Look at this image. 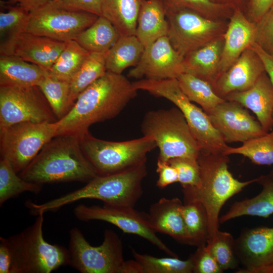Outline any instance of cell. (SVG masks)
I'll return each mask as SVG.
<instances>
[{"instance_id":"6da1fadb","label":"cell","mask_w":273,"mask_h":273,"mask_svg":"<svg viewBox=\"0 0 273 273\" xmlns=\"http://www.w3.org/2000/svg\"><path fill=\"white\" fill-rule=\"evenodd\" d=\"M137 92L122 74L107 71L81 93L69 112L56 122V136L79 135L93 124L116 117Z\"/></svg>"},{"instance_id":"7a4b0ae2","label":"cell","mask_w":273,"mask_h":273,"mask_svg":"<svg viewBox=\"0 0 273 273\" xmlns=\"http://www.w3.org/2000/svg\"><path fill=\"white\" fill-rule=\"evenodd\" d=\"M19 175L45 184L88 182L97 175L81 148L77 135H60L48 142Z\"/></svg>"},{"instance_id":"3957f363","label":"cell","mask_w":273,"mask_h":273,"mask_svg":"<svg viewBox=\"0 0 273 273\" xmlns=\"http://www.w3.org/2000/svg\"><path fill=\"white\" fill-rule=\"evenodd\" d=\"M146 163L123 171L104 175H97L82 188L50 201L37 203L25 202L30 213L55 212L66 205L81 199L102 201L105 205L134 207L143 194L142 181L147 175Z\"/></svg>"},{"instance_id":"277c9868","label":"cell","mask_w":273,"mask_h":273,"mask_svg":"<svg viewBox=\"0 0 273 273\" xmlns=\"http://www.w3.org/2000/svg\"><path fill=\"white\" fill-rule=\"evenodd\" d=\"M200 180L197 187L183 188L184 198L200 201L206 209L209 235L207 242L215 237L219 231L220 211L232 197L248 185L256 183L257 178L242 181L235 178L229 170V155L201 151L197 158Z\"/></svg>"},{"instance_id":"5b68a950","label":"cell","mask_w":273,"mask_h":273,"mask_svg":"<svg viewBox=\"0 0 273 273\" xmlns=\"http://www.w3.org/2000/svg\"><path fill=\"white\" fill-rule=\"evenodd\" d=\"M43 214L37 215L21 232L6 238L11 257L10 273H50L69 264L68 248L44 240Z\"/></svg>"},{"instance_id":"8992f818","label":"cell","mask_w":273,"mask_h":273,"mask_svg":"<svg viewBox=\"0 0 273 273\" xmlns=\"http://www.w3.org/2000/svg\"><path fill=\"white\" fill-rule=\"evenodd\" d=\"M141 131L144 136L154 140L160 161L167 162L177 157L197 159L201 150L184 114L176 106L147 112Z\"/></svg>"},{"instance_id":"52a82bcc","label":"cell","mask_w":273,"mask_h":273,"mask_svg":"<svg viewBox=\"0 0 273 273\" xmlns=\"http://www.w3.org/2000/svg\"><path fill=\"white\" fill-rule=\"evenodd\" d=\"M138 90H142L173 103L185 119L202 151L223 153L228 148L220 133L212 125L208 114L194 104L181 90L176 78L162 80L142 79L132 82Z\"/></svg>"},{"instance_id":"ba28073f","label":"cell","mask_w":273,"mask_h":273,"mask_svg":"<svg viewBox=\"0 0 273 273\" xmlns=\"http://www.w3.org/2000/svg\"><path fill=\"white\" fill-rule=\"evenodd\" d=\"M85 156L97 175L118 172L146 162L148 154L157 147L149 136L123 142L103 140L89 131L78 135Z\"/></svg>"},{"instance_id":"9c48e42d","label":"cell","mask_w":273,"mask_h":273,"mask_svg":"<svg viewBox=\"0 0 273 273\" xmlns=\"http://www.w3.org/2000/svg\"><path fill=\"white\" fill-rule=\"evenodd\" d=\"M69 265L81 273H121L125 260L122 243L111 230H106L101 245L93 246L77 228L69 231Z\"/></svg>"},{"instance_id":"30bf717a","label":"cell","mask_w":273,"mask_h":273,"mask_svg":"<svg viewBox=\"0 0 273 273\" xmlns=\"http://www.w3.org/2000/svg\"><path fill=\"white\" fill-rule=\"evenodd\" d=\"M56 122H22L0 128L1 158L7 160L16 172H20L56 136Z\"/></svg>"},{"instance_id":"8fae6325","label":"cell","mask_w":273,"mask_h":273,"mask_svg":"<svg viewBox=\"0 0 273 273\" xmlns=\"http://www.w3.org/2000/svg\"><path fill=\"white\" fill-rule=\"evenodd\" d=\"M165 11L167 37L174 50L184 58L223 35L228 24L229 20L209 19L186 9Z\"/></svg>"},{"instance_id":"7c38bea8","label":"cell","mask_w":273,"mask_h":273,"mask_svg":"<svg viewBox=\"0 0 273 273\" xmlns=\"http://www.w3.org/2000/svg\"><path fill=\"white\" fill-rule=\"evenodd\" d=\"M99 16L69 9L56 0L49 1L30 12L26 32L67 42L74 40Z\"/></svg>"},{"instance_id":"4fadbf2b","label":"cell","mask_w":273,"mask_h":273,"mask_svg":"<svg viewBox=\"0 0 273 273\" xmlns=\"http://www.w3.org/2000/svg\"><path fill=\"white\" fill-rule=\"evenodd\" d=\"M57 120L38 86H0V128L22 122Z\"/></svg>"},{"instance_id":"5bb4252c","label":"cell","mask_w":273,"mask_h":273,"mask_svg":"<svg viewBox=\"0 0 273 273\" xmlns=\"http://www.w3.org/2000/svg\"><path fill=\"white\" fill-rule=\"evenodd\" d=\"M75 217L81 221L101 220L111 223L123 232L139 236L172 257L178 256L157 236L151 227L147 213L132 207L104 205L87 206L79 204L73 210Z\"/></svg>"},{"instance_id":"9a60e30c","label":"cell","mask_w":273,"mask_h":273,"mask_svg":"<svg viewBox=\"0 0 273 273\" xmlns=\"http://www.w3.org/2000/svg\"><path fill=\"white\" fill-rule=\"evenodd\" d=\"M207 114L226 143H243L267 133L246 108L235 101L225 100Z\"/></svg>"},{"instance_id":"2e32d148","label":"cell","mask_w":273,"mask_h":273,"mask_svg":"<svg viewBox=\"0 0 273 273\" xmlns=\"http://www.w3.org/2000/svg\"><path fill=\"white\" fill-rule=\"evenodd\" d=\"M184 57L172 46L167 36L161 37L145 48L139 63L128 76L153 80L177 78L184 73Z\"/></svg>"},{"instance_id":"e0dca14e","label":"cell","mask_w":273,"mask_h":273,"mask_svg":"<svg viewBox=\"0 0 273 273\" xmlns=\"http://www.w3.org/2000/svg\"><path fill=\"white\" fill-rule=\"evenodd\" d=\"M67 42L23 32L0 43V55H11L49 71Z\"/></svg>"},{"instance_id":"ac0fdd59","label":"cell","mask_w":273,"mask_h":273,"mask_svg":"<svg viewBox=\"0 0 273 273\" xmlns=\"http://www.w3.org/2000/svg\"><path fill=\"white\" fill-rule=\"evenodd\" d=\"M236 255L243 266L236 272L250 270L273 264V227L247 229L235 239Z\"/></svg>"},{"instance_id":"d6986e66","label":"cell","mask_w":273,"mask_h":273,"mask_svg":"<svg viewBox=\"0 0 273 273\" xmlns=\"http://www.w3.org/2000/svg\"><path fill=\"white\" fill-rule=\"evenodd\" d=\"M265 71L262 60L250 47L219 76L212 87L218 96L224 99L230 93L251 87Z\"/></svg>"},{"instance_id":"ffe728a7","label":"cell","mask_w":273,"mask_h":273,"mask_svg":"<svg viewBox=\"0 0 273 273\" xmlns=\"http://www.w3.org/2000/svg\"><path fill=\"white\" fill-rule=\"evenodd\" d=\"M256 24L250 21L240 8L235 9L224 34L220 60L221 74L226 71L246 49L256 42Z\"/></svg>"},{"instance_id":"44dd1931","label":"cell","mask_w":273,"mask_h":273,"mask_svg":"<svg viewBox=\"0 0 273 273\" xmlns=\"http://www.w3.org/2000/svg\"><path fill=\"white\" fill-rule=\"evenodd\" d=\"M224 99L237 102L250 109L266 132L272 129L273 86L265 71L251 87L230 93Z\"/></svg>"},{"instance_id":"7402d4cb","label":"cell","mask_w":273,"mask_h":273,"mask_svg":"<svg viewBox=\"0 0 273 273\" xmlns=\"http://www.w3.org/2000/svg\"><path fill=\"white\" fill-rule=\"evenodd\" d=\"M183 205L178 198H161L151 206L147 214L156 233L165 234L179 243L190 245L181 213Z\"/></svg>"},{"instance_id":"603a6c76","label":"cell","mask_w":273,"mask_h":273,"mask_svg":"<svg viewBox=\"0 0 273 273\" xmlns=\"http://www.w3.org/2000/svg\"><path fill=\"white\" fill-rule=\"evenodd\" d=\"M223 44L224 34L187 55L184 58V73L203 79L212 86L221 75Z\"/></svg>"},{"instance_id":"cb8c5ba5","label":"cell","mask_w":273,"mask_h":273,"mask_svg":"<svg viewBox=\"0 0 273 273\" xmlns=\"http://www.w3.org/2000/svg\"><path fill=\"white\" fill-rule=\"evenodd\" d=\"M256 183L261 186V192L254 197L233 203L219 217V223L244 215L267 218L273 214V169L257 177Z\"/></svg>"},{"instance_id":"d4e9b609","label":"cell","mask_w":273,"mask_h":273,"mask_svg":"<svg viewBox=\"0 0 273 273\" xmlns=\"http://www.w3.org/2000/svg\"><path fill=\"white\" fill-rule=\"evenodd\" d=\"M48 74V70L35 64L0 55V86H38Z\"/></svg>"},{"instance_id":"484cf974","label":"cell","mask_w":273,"mask_h":273,"mask_svg":"<svg viewBox=\"0 0 273 273\" xmlns=\"http://www.w3.org/2000/svg\"><path fill=\"white\" fill-rule=\"evenodd\" d=\"M167 22L161 0H143L140 9L135 35L146 48L167 36Z\"/></svg>"},{"instance_id":"4316f807","label":"cell","mask_w":273,"mask_h":273,"mask_svg":"<svg viewBox=\"0 0 273 273\" xmlns=\"http://www.w3.org/2000/svg\"><path fill=\"white\" fill-rule=\"evenodd\" d=\"M143 0H101V15L120 35H135L138 17Z\"/></svg>"},{"instance_id":"83f0119b","label":"cell","mask_w":273,"mask_h":273,"mask_svg":"<svg viewBox=\"0 0 273 273\" xmlns=\"http://www.w3.org/2000/svg\"><path fill=\"white\" fill-rule=\"evenodd\" d=\"M144 50L135 35H121L107 52V71L120 74L127 68L135 66Z\"/></svg>"},{"instance_id":"f1b7e54d","label":"cell","mask_w":273,"mask_h":273,"mask_svg":"<svg viewBox=\"0 0 273 273\" xmlns=\"http://www.w3.org/2000/svg\"><path fill=\"white\" fill-rule=\"evenodd\" d=\"M120 36L108 19L100 16L74 40L89 53H103L107 52Z\"/></svg>"},{"instance_id":"f546056e","label":"cell","mask_w":273,"mask_h":273,"mask_svg":"<svg viewBox=\"0 0 273 273\" xmlns=\"http://www.w3.org/2000/svg\"><path fill=\"white\" fill-rule=\"evenodd\" d=\"M181 213L189 235L190 245L199 247L207 244L208 220L203 204L198 200L184 198Z\"/></svg>"},{"instance_id":"4dcf8cb0","label":"cell","mask_w":273,"mask_h":273,"mask_svg":"<svg viewBox=\"0 0 273 273\" xmlns=\"http://www.w3.org/2000/svg\"><path fill=\"white\" fill-rule=\"evenodd\" d=\"M176 79L187 98L199 105L207 114L225 100L216 94L210 83L199 77L183 73Z\"/></svg>"},{"instance_id":"1f68e13d","label":"cell","mask_w":273,"mask_h":273,"mask_svg":"<svg viewBox=\"0 0 273 273\" xmlns=\"http://www.w3.org/2000/svg\"><path fill=\"white\" fill-rule=\"evenodd\" d=\"M89 53L75 40L67 41L65 48L48 71L49 75L70 83Z\"/></svg>"},{"instance_id":"d6a6232c","label":"cell","mask_w":273,"mask_h":273,"mask_svg":"<svg viewBox=\"0 0 273 273\" xmlns=\"http://www.w3.org/2000/svg\"><path fill=\"white\" fill-rule=\"evenodd\" d=\"M107 52L90 53L72 79L70 82V99L73 104L81 93L107 72Z\"/></svg>"},{"instance_id":"836d02e7","label":"cell","mask_w":273,"mask_h":273,"mask_svg":"<svg viewBox=\"0 0 273 273\" xmlns=\"http://www.w3.org/2000/svg\"><path fill=\"white\" fill-rule=\"evenodd\" d=\"M42 185L26 180L15 172L10 163L1 158L0 161V206L8 200L22 193H39Z\"/></svg>"},{"instance_id":"e575fe53","label":"cell","mask_w":273,"mask_h":273,"mask_svg":"<svg viewBox=\"0 0 273 273\" xmlns=\"http://www.w3.org/2000/svg\"><path fill=\"white\" fill-rule=\"evenodd\" d=\"M223 154L241 155L257 165L273 164V128L263 135L243 143L240 147L229 146Z\"/></svg>"},{"instance_id":"d590c367","label":"cell","mask_w":273,"mask_h":273,"mask_svg":"<svg viewBox=\"0 0 273 273\" xmlns=\"http://www.w3.org/2000/svg\"><path fill=\"white\" fill-rule=\"evenodd\" d=\"M51 106L57 120L66 116L74 104L70 99V83L48 76L38 86Z\"/></svg>"},{"instance_id":"8d00e7d4","label":"cell","mask_w":273,"mask_h":273,"mask_svg":"<svg viewBox=\"0 0 273 273\" xmlns=\"http://www.w3.org/2000/svg\"><path fill=\"white\" fill-rule=\"evenodd\" d=\"M164 10L186 9L215 20H229L236 9L230 4L211 0H161Z\"/></svg>"},{"instance_id":"74e56055","label":"cell","mask_w":273,"mask_h":273,"mask_svg":"<svg viewBox=\"0 0 273 273\" xmlns=\"http://www.w3.org/2000/svg\"><path fill=\"white\" fill-rule=\"evenodd\" d=\"M134 259L142 266L144 273H192L193 264L191 256L183 260L178 257H157L136 252L131 248Z\"/></svg>"},{"instance_id":"f35d334b","label":"cell","mask_w":273,"mask_h":273,"mask_svg":"<svg viewBox=\"0 0 273 273\" xmlns=\"http://www.w3.org/2000/svg\"><path fill=\"white\" fill-rule=\"evenodd\" d=\"M7 11L0 12L1 42L25 32L30 12L19 5L6 6Z\"/></svg>"},{"instance_id":"ab89813d","label":"cell","mask_w":273,"mask_h":273,"mask_svg":"<svg viewBox=\"0 0 273 273\" xmlns=\"http://www.w3.org/2000/svg\"><path fill=\"white\" fill-rule=\"evenodd\" d=\"M235 239L226 232L218 231L206 245L221 269L224 271L237 267L239 263L234 250Z\"/></svg>"},{"instance_id":"60d3db41","label":"cell","mask_w":273,"mask_h":273,"mask_svg":"<svg viewBox=\"0 0 273 273\" xmlns=\"http://www.w3.org/2000/svg\"><path fill=\"white\" fill-rule=\"evenodd\" d=\"M167 162L176 169L178 174V183L182 187L199 186L200 171L197 159L177 157L171 159Z\"/></svg>"},{"instance_id":"b9f144b4","label":"cell","mask_w":273,"mask_h":273,"mask_svg":"<svg viewBox=\"0 0 273 273\" xmlns=\"http://www.w3.org/2000/svg\"><path fill=\"white\" fill-rule=\"evenodd\" d=\"M256 24L255 43L264 51L273 55V7Z\"/></svg>"},{"instance_id":"7bdbcfd3","label":"cell","mask_w":273,"mask_h":273,"mask_svg":"<svg viewBox=\"0 0 273 273\" xmlns=\"http://www.w3.org/2000/svg\"><path fill=\"white\" fill-rule=\"evenodd\" d=\"M190 256L194 273H221L223 271L206 244L197 247L195 252Z\"/></svg>"},{"instance_id":"ee69618b","label":"cell","mask_w":273,"mask_h":273,"mask_svg":"<svg viewBox=\"0 0 273 273\" xmlns=\"http://www.w3.org/2000/svg\"><path fill=\"white\" fill-rule=\"evenodd\" d=\"M273 7V0H247L244 12L247 18L257 23Z\"/></svg>"},{"instance_id":"f6af8a7d","label":"cell","mask_w":273,"mask_h":273,"mask_svg":"<svg viewBox=\"0 0 273 273\" xmlns=\"http://www.w3.org/2000/svg\"><path fill=\"white\" fill-rule=\"evenodd\" d=\"M156 172L158 174L156 186L159 188L178 182L177 172L168 162L157 160Z\"/></svg>"},{"instance_id":"bcb514c9","label":"cell","mask_w":273,"mask_h":273,"mask_svg":"<svg viewBox=\"0 0 273 273\" xmlns=\"http://www.w3.org/2000/svg\"><path fill=\"white\" fill-rule=\"evenodd\" d=\"M61 5L71 9L101 15V0H56Z\"/></svg>"},{"instance_id":"7dc6e473","label":"cell","mask_w":273,"mask_h":273,"mask_svg":"<svg viewBox=\"0 0 273 273\" xmlns=\"http://www.w3.org/2000/svg\"><path fill=\"white\" fill-rule=\"evenodd\" d=\"M11 257L6 238L0 237V273H10Z\"/></svg>"},{"instance_id":"c3c4849f","label":"cell","mask_w":273,"mask_h":273,"mask_svg":"<svg viewBox=\"0 0 273 273\" xmlns=\"http://www.w3.org/2000/svg\"><path fill=\"white\" fill-rule=\"evenodd\" d=\"M251 47L256 52L262 60L265 71L273 86V55L264 51L256 43H254Z\"/></svg>"},{"instance_id":"681fc988","label":"cell","mask_w":273,"mask_h":273,"mask_svg":"<svg viewBox=\"0 0 273 273\" xmlns=\"http://www.w3.org/2000/svg\"><path fill=\"white\" fill-rule=\"evenodd\" d=\"M51 1L54 0H8V3L19 5L31 12Z\"/></svg>"},{"instance_id":"f907efd6","label":"cell","mask_w":273,"mask_h":273,"mask_svg":"<svg viewBox=\"0 0 273 273\" xmlns=\"http://www.w3.org/2000/svg\"><path fill=\"white\" fill-rule=\"evenodd\" d=\"M121 273H144L142 265L135 259L125 261Z\"/></svg>"},{"instance_id":"816d5d0a","label":"cell","mask_w":273,"mask_h":273,"mask_svg":"<svg viewBox=\"0 0 273 273\" xmlns=\"http://www.w3.org/2000/svg\"><path fill=\"white\" fill-rule=\"evenodd\" d=\"M226 3L234 6L236 8H240L244 12L247 0H225Z\"/></svg>"},{"instance_id":"f5cc1de1","label":"cell","mask_w":273,"mask_h":273,"mask_svg":"<svg viewBox=\"0 0 273 273\" xmlns=\"http://www.w3.org/2000/svg\"><path fill=\"white\" fill-rule=\"evenodd\" d=\"M248 273H273V264L251 270Z\"/></svg>"},{"instance_id":"db71d44e","label":"cell","mask_w":273,"mask_h":273,"mask_svg":"<svg viewBox=\"0 0 273 273\" xmlns=\"http://www.w3.org/2000/svg\"><path fill=\"white\" fill-rule=\"evenodd\" d=\"M211 1L217 3H226V4H228V3H226L225 0H211Z\"/></svg>"}]
</instances>
